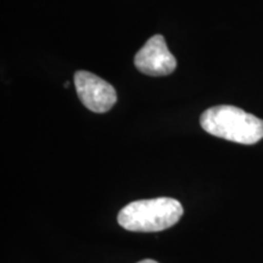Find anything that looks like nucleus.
Here are the masks:
<instances>
[{
    "label": "nucleus",
    "instance_id": "39448f33",
    "mask_svg": "<svg viewBox=\"0 0 263 263\" xmlns=\"http://www.w3.org/2000/svg\"><path fill=\"white\" fill-rule=\"evenodd\" d=\"M138 263H157L156 261H153V259H144V261H140Z\"/></svg>",
    "mask_w": 263,
    "mask_h": 263
},
{
    "label": "nucleus",
    "instance_id": "20e7f679",
    "mask_svg": "<svg viewBox=\"0 0 263 263\" xmlns=\"http://www.w3.org/2000/svg\"><path fill=\"white\" fill-rule=\"evenodd\" d=\"M134 65L141 73L151 77H161L171 74L176 70L177 60L167 48L164 38L156 34L137 52Z\"/></svg>",
    "mask_w": 263,
    "mask_h": 263
},
{
    "label": "nucleus",
    "instance_id": "7ed1b4c3",
    "mask_svg": "<svg viewBox=\"0 0 263 263\" xmlns=\"http://www.w3.org/2000/svg\"><path fill=\"white\" fill-rule=\"evenodd\" d=\"M74 85L80 100L93 112H106L116 104L115 88L97 74L87 71L76 72Z\"/></svg>",
    "mask_w": 263,
    "mask_h": 263
},
{
    "label": "nucleus",
    "instance_id": "f03ea898",
    "mask_svg": "<svg viewBox=\"0 0 263 263\" xmlns=\"http://www.w3.org/2000/svg\"><path fill=\"white\" fill-rule=\"evenodd\" d=\"M183 216V206L176 199L138 200L128 203L118 213L117 221L130 232L155 233L173 227Z\"/></svg>",
    "mask_w": 263,
    "mask_h": 263
},
{
    "label": "nucleus",
    "instance_id": "f257e3e1",
    "mask_svg": "<svg viewBox=\"0 0 263 263\" xmlns=\"http://www.w3.org/2000/svg\"><path fill=\"white\" fill-rule=\"evenodd\" d=\"M200 124L211 136L245 145L263 139V120L230 105L206 110L200 117Z\"/></svg>",
    "mask_w": 263,
    "mask_h": 263
}]
</instances>
